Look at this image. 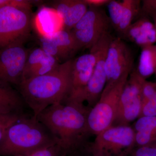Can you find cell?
Listing matches in <instances>:
<instances>
[{
    "mask_svg": "<svg viewBox=\"0 0 156 156\" xmlns=\"http://www.w3.org/2000/svg\"><path fill=\"white\" fill-rule=\"evenodd\" d=\"M91 108L75 101L48 107L37 116L58 140L64 154L69 156L90 142L92 135L87 123Z\"/></svg>",
    "mask_w": 156,
    "mask_h": 156,
    "instance_id": "1",
    "label": "cell"
},
{
    "mask_svg": "<svg viewBox=\"0 0 156 156\" xmlns=\"http://www.w3.org/2000/svg\"><path fill=\"white\" fill-rule=\"evenodd\" d=\"M73 60L59 64L47 74L24 80L18 86L20 93L34 116L37 117L48 107L67 100L70 92Z\"/></svg>",
    "mask_w": 156,
    "mask_h": 156,
    "instance_id": "2",
    "label": "cell"
},
{
    "mask_svg": "<svg viewBox=\"0 0 156 156\" xmlns=\"http://www.w3.org/2000/svg\"><path fill=\"white\" fill-rule=\"evenodd\" d=\"M52 133L34 115L11 125L0 144V156H15L58 144Z\"/></svg>",
    "mask_w": 156,
    "mask_h": 156,
    "instance_id": "3",
    "label": "cell"
},
{
    "mask_svg": "<svg viewBox=\"0 0 156 156\" xmlns=\"http://www.w3.org/2000/svg\"><path fill=\"white\" fill-rule=\"evenodd\" d=\"M135 131L129 126H112L96 135L87 147L101 156H129L135 146Z\"/></svg>",
    "mask_w": 156,
    "mask_h": 156,
    "instance_id": "4",
    "label": "cell"
},
{
    "mask_svg": "<svg viewBox=\"0 0 156 156\" xmlns=\"http://www.w3.org/2000/svg\"><path fill=\"white\" fill-rule=\"evenodd\" d=\"M128 77L129 76L124 77L111 89L103 91L97 103L90 109L87 123L92 135L96 136L112 126L120 95Z\"/></svg>",
    "mask_w": 156,
    "mask_h": 156,
    "instance_id": "5",
    "label": "cell"
},
{
    "mask_svg": "<svg viewBox=\"0 0 156 156\" xmlns=\"http://www.w3.org/2000/svg\"><path fill=\"white\" fill-rule=\"evenodd\" d=\"M31 9L6 6L0 9V48L24 42L30 31Z\"/></svg>",
    "mask_w": 156,
    "mask_h": 156,
    "instance_id": "6",
    "label": "cell"
},
{
    "mask_svg": "<svg viewBox=\"0 0 156 156\" xmlns=\"http://www.w3.org/2000/svg\"><path fill=\"white\" fill-rule=\"evenodd\" d=\"M133 64L134 56L131 48L121 37L113 38L105 62L107 81L103 91L111 89L124 77L129 76Z\"/></svg>",
    "mask_w": 156,
    "mask_h": 156,
    "instance_id": "7",
    "label": "cell"
},
{
    "mask_svg": "<svg viewBox=\"0 0 156 156\" xmlns=\"http://www.w3.org/2000/svg\"><path fill=\"white\" fill-rule=\"evenodd\" d=\"M113 38L109 32L107 33L92 47L95 49L97 55V61L93 73L87 86L74 98L80 103L87 102V106L91 108L99 100L106 85L105 62L108 49Z\"/></svg>",
    "mask_w": 156,
    "mask_h": 156,
    "instance_id": "8",
    "label": "cell"
},
{
    "mask_svg": "<svg viewBox=\"0 0 156 156\" xmlns=\"http://www.w3.org/2000/svg\"><path fill=\"white\" fill-rule=\"evenodd\" d=\"M144 80L136 69L130 73L120 95L113 126H129L139 118L142 108L141 86Z\"/></svg>",
    "mask_w": 156,
    "mask_h": 156,
    "instance_id": "9",
    "label": "cell"
},
{
    "mask_svg": "<svg viewBox=\"0 0 156 156\" xmlns=\"http://www.w3.org/2000/svg\"><path fill=\"white\" fill-rule=\"evenodd\" d=\"M18 41L0 50V80L18 86L29 52Z\"/></svg>",
    "mask_w": 156,
    "mask_h": 156,
    "instance_id": "10",
    "label": "cell"
},
{
    "mask_svg": "<svg viewBox=\"0 0 156 156\" xmlns=\"http://www.w3.org/2000/svg\"><path fill=\"white\" fill-rule=\"evenodd\" d=\"M96 61V51L92 48H90L89 53L73 59L70 92L68 98L65 102L72 100L86 87L92 76Z\"/></svg>",
    "mask_w": 156,
    "mask_h": 156,
    "instance_id": "11",
    "label": "cell"
},
{
    "mask_svg": "<svg viewBox=\"0 0 156 156\" xmlns=\"http://www.w3.org/2000/svg\"><path fill=\"white\" fill-rule=\"evenodd\" d=\"M41 47L45 53L56 59H66L80 49L71 30L62 29L48 37H41Z\"/></svg>",
    "mask_w": 156,
    "mask_h": 156,
    "instance_id": "12",
    "label": "cell"
},
{
    "mask_svg": "<svg viewBox=\"0 0 156 156\" xmlns=\"http://www.w3.org/2000/svg\"><path fill=\"white\" fill-rule=\"evenodd\" d=\"M51 6L62 19L64 29L69 30L74 28L89 8L85 0L55 1Z\"/></svg>",
    "mask_w": 156,
    "mask_h": 156,
    "instance_id": "13",
    "label": "cell"
},
{
    "mask_svg": "<svg viewBox=\"0 0 156 156\" xmlns=\"http://www.w3.org/2000/svg\"><path fill=\"white\" fill-rule=\"evenodd\" d=\"M34 28L41 37L51 36L64 29L63 20L52 7L42 6L33 20Z\"/></svg>",
    "mask_w": 156,
    "mask_h": 156,
    "instance_id": "14",
    "label": "cell"
},
{
    "mask_svg": "<svg viewBox=\"0 0 156 156\" xmlns=\"http://www.w3.org/2000/svg\"><path fill=\"white\" fill-rule=\"evenodd\" d=\"M140 48L155 44L156 30L153 22L143 17L133 23L123 36Z\"/></svg>",
    "mask_w": 156,
    "mask_h": 156,
    "instance_id": "15",
    "label": "cell"
},
{
    "mask_svg": "<svg viewBox=\"0 0 156 156\" xmlns=\"http://www.w3.org/2000/svg\"><path fill=\"white\" fill-rule=\"evenodd\" d=\"M27 106L19 92L11 84L0 80V114H25Z\"/></svg>",
    "mask_w": 156,
    "mask_h": 156,
    "instance_id": "16",
    "label": "cell"
},
{
    "mask_svg": "<svg viewBox=\"0 0 156 156\" xmlns=\"http://www.w3.org/2000/svg\"><path fill=\"white\" fill-rule=\"evenodd\" d=\"M111 25L105 24L80 30H71V31L80 49H90L104 35L109 32Z\"/></svg>",
    "mask_w": 156,
    "mask_h": 156,
    "instance_id": "17",
    "label": "cell"
},
{
    "mask_svg": "<svg viewBox=\"0 0 156 156\" xmlns=\"http://www.w3.org/2000/svg\"><path fill=\"white\" fill-rule=\"evenodd\" d=\"M136 72L140 76L147 80L156 72V44L141 48Z\"/></svg>",
    "mask_w": 156,
    "mask_h": 156,
    "instance_id": "18",
    "label": "cell"
},
{
    "mask_svg": "<svg viewBox=\"0 0 156 156\" xmlns=\"http://www.w3.org/2000/svg\"><path fill=\"white\" fill-rule=\"evenodd\" d=\"M111 24L108 15L101 8L89 7L88 10L72 30H80L103 24Z\"/></svg>",
    "mask_w": 156,
    "mask_h": 156,
    "instance_id": "19",
    "label": "cell"
},
{
    "mask_svg": "<svg viewBox=\"0 0 156 156\" xmlns=\"http://www.w3.org/2000/svg\"><path fill=\"white\" fill-rule=\"evenodd\" d=\"M124 9L117 32L122 37L133 23L135 17L141 11V2L138 0H123Z\"/></svg>",
    "mask_w": 156,
    "mask_h": 156,
    "instance_id": "20",
    "label": "cell"
},
{
    "mask_svg": "<svg viewBox=\"0 0 156 156\" xmlns=\"http://www.w3.org/2000/svg\"><path fill=\"white\" fill-rule=\"evenodd\" d=\"M45 55L46 53L41 48H35L29 53L21 82L28 77L32 72L37 67L44 58Z\"/></svg>",
    "mask_w": 156,
    "mask_h": 156,
    "instance_id": "21",
    "label": "cell"
},
{
    "mask_svg": "<svg viewBox=\"0 0 156 156\" xmlns=\"http://www.w3.org/2000/svg\"><path fill=\"white\" fill-rule=\"evenodd\" d=\"M59 64L58 60L56 58L46 53L44 58L42 62L32 72L27 79L26 80L34 77L44 75L52 72L56 69Z\"/></svg>",
    "mask_w": 156,
    "mask_h": 156,
    "instance_id": "22",
    "label": "cell"
},
{
    "mask_svg": "<svg viewBox=\"0 0 156 156\" xmlns=\"http://www.w3.org/2000/svg\"><path fill=\"white\" fill-rule=\"evenodd\" d=\"M107 6L111 24L117 31L122 18L124 9V2L123 1L110 0Z\"/></svg>",
    "mask_w": 156,
    "mask_h": 156,
    "instance_id": "23",
    "label": "cell"
},
{
    "mask_svg": "<svg viewBox=\"0 0 156 156\" xmlns=\"http://www.w3.org/2000/svg\"><path fill=\"white\" fill-rule=\"evenodd\" d=\"M133 128L135 131H147L156 135V116L139 117Z\"/></svg>",
    "mask_w": 156,
    "mask_h": 156,
    "instance_id": "24",
    "label": "cell"
},
{
    "mask_svg": "<svg viewBox=\"0 0 156 156\" xmlns=\"http://www.w3.org/2000/svg\"><path fill=\"white\" fill-rule=\"evenodd\" d=\"M26 115L18 114H0V144L2 142L7 130L9 127Z\"/></svg>",
    "mask_w": 156,
    "mask_h": 156,
    "instance_id": "25",
    "label": "cell"
},
{
    "mask_svg": "<svg viewBox=\"0 0 156 156\" xmlns=\"http://www.w3.org/2000/svg\"><path fill=\"white\" fill-rule=\"evenodd\" d=\"M135 146L156 148V135L146 131H135Z\"/></svg>",
    "mask_w": 156,
    "mask_h": 156,
    "instance_id": "26",
    "label": "cell"
},
{
    "mask_svg": "<svg viewBox=\"0 0 156 156\" xmlns=\"http://www.w3.org/2000/svg\"><path fill=\"white\" fill-rule=\"evenodd\" d=\"M64 154L61 147L58 144L51 146L28 153L15 156H62Z\"/></svg>",
    "mask_w": 156,
    "mask_h": 156,
    "instance_id": "27",
    "label": "cell"
},
{
    "mask_svg": "<svg viewBox=\"0 0 156 156\" xmlns=\"http://www.w3.org/2000/svg\"><path fill=\"white\" fill-rule=\"evenodd\" d=\"M156 93V83L144 80L141 88L142 103L151 99Z\"/></svg>",
    "mask_w": 156,
    "mask_h": 156,
    "instance_id": "28",
    "label": "cell"
},
{
    "mask_svg": "<svg viewBox=\"0 0 156 156\" xmlns=\"http://www.w3.org/2000/svg\"><path fill=\"white\" fill-rule=\"evenodd\" d=\"M156 116V93L151 99L142 103L140 117Z\"/></svg>",
    "mask_w": 156,
    "mask_h": 156,
    "instance_id": "29",
    "label": "cell"
},
{
    "mask_svg": "<svg viewBox=\"0 0 156 156\" xmlns=\"http://www.w3.org/2000/svg\"><path fill=\"white\" fill-rule=\"evenodd\" d=\"M129 156H156V148L136 147Z\"/></svg>",
    "mask_w": 156,
    "mask_h": 156,
    "instance_id": "30",
    "label": "cell"
},
{
    "mask_svg": "<svg viewBox=\"0 0 156 156\" xmlns=\"http://www.w3.org/2000/svg\"><path fill=\"white\" fill-rule=\"evenodd\" d=\"M141 5V11L144 14L151 16L156 14V0H144Z\"/></svg>",
    "mask_w": 156,
    "mask_h": 156,
    "instance_id": "31",
    "label": "cell"
},
{
    "mask_svg": "<svg viewBox=\"0 0 156 156\" xmlns=\"http://www.w3.org/2000/svg\"><path fill=\"white\" fill-rule=\"evenodd\" d=\"M110 0H85L89 7L100 8L102 6L107 5Z\"/></svg>",
    "mask_w": 156,
    "mask_h": 156,
    "instance_id": "32",
    "label": "cell"
},
{
    "mask_svg": "<svg viewBox=\"0 0 156 156\" xmlns=\"http://www.w3.org/2000/svg\"><path fill=\"white\" fill-rule=\"evenodd\" d=\"M87 146L80 150L69 156H101L92 152L88 149Z\"/></svg>",
    "mask_w": 156,
    "mask_h": 156,
    "instance_id": "33",
    "label": "cell"
},
{
    "mask_svg": "<svg viewBox=\"0 0 156 156\" xmlns=\"http://www.w3.org/2000/svg\"><path fill=\"white\" fill-rule=\"evenodd\" d=\"M151 17H152L153 20V23L154 24L156 30V14H154L153 15H152ZM154 75H155L156 77V72Z\"/></svg>",
    "mask_w": 156,
    "mask_h": 156,
    "instance_id": "34",
    "label": "cell"
},
{
    "mask_svg": "<svg viewBox=\"0 0 156 156\" xmlns=\"http://www.w3.org/2000/svg\"><path fill=\"white\" fill-rule=\"evenodd\" d=\"M62 156H68L66 155H65V154H63Z\"/></svg>",
    "mask_w": 156,
    "mask_h": 156,
    "instance_id": "35",
    "label": "cell"
}]
</instances>
